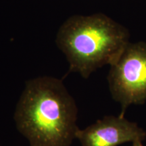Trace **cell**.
Returning <instances> with one entry per match:
<instances>
[{
	"mask_svg": "<svg viewBox=\"0 0 146 146\" xmlns=\"http://www.w3.org/2000/svg\"><path fill=\"white\" fill-rule=\"evenodd\" d=\"M125 27L102 14L72 16L58 30L56 43L70 70L87 78L105 65H112L129 45Z\"/></svg>",
	"mask_w": 146,
	"mask_h": 146,
	"instance_id": "2",
	"label": "cell"
},
{
	"mask_svg": "<svg viewBox=\"0 0 146 146\" xmlns=\"http://www.w3.org/2000/svg\"><path fill=\"white\" fill-rule=\"evenodd\" d=\"M108 80L112 98L121 106L120 116L131 105L145 103L146 43H129L110 66Z\"/></svg>",
	"mask_w": 146,
	"mask_h": 146,
	"instance_id": "3",
	"label": "cell"
},
{
	"mask_svg": "<svg viewBox=\"0 0 146 146\" xmlns=\"http://www.w3.org/2000/svg\"><path fill=\"white\" fill-rule=\"evenodd\" d=\"M143 141H134L133 142V144H132V146H144L143 145V143H142Z\"/></svg>",
	"mask_w": 146,
	"mask_h": 146,
	"instance_id": "5",
	"label": "cell"
},
{
	"mask_svg": "<svg viewBox=\"0 0 146 146\" xmlns=\"http://www.w3.org/2000/svg\"><path fill=\"white\" fill-rule=\"evenodd\" d=\"M75 137L82 146H118L144 141L146 131L125 116H107L85 129H78Z\"/></svg>",
	"mask_w": 146,
	"mask_h": 146,
	"instance_id": "4",
	"label": "cell"
},
{
	"mask_svg": "<svg viewBox=\"0 0 146 146\" xmlns=\"http://www.w3.org/2000/svg\"><path fill=\"white\" fill-rule=\"evenodd\" d=\"M14 119L31 146H70L78 130L75 102L62 82L51 76L27 82Z\"/></svg>",
	"mask_w": 146,
	"mask_h": 146,
	"instance_id": "1",
	"label": "cell"
}]
</instances>
